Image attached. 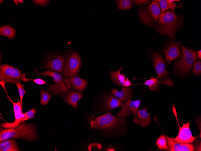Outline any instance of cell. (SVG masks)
I'll return each instance as SVG.
<instances>
[{"label": "cell", "instance_id": "5b68a950", "mask_svg": "<svg viewBox=\"0 0 201 151\" xmlns=\"http://www.w3.org/2000/svg\"><path fill=\"white\" fill-rule=\"evenodd\" d=\"M35 74L38 75L48 76L52 77L54 84L49 85L47 89L53 96H61L64 95L69 90L63 80L62 76L54 71L49 70L43 72H39L36 69H34Z\"/></svg>", "mask_w": 201, "mask_h": 151}, {"label": "cell", "instance_id": "f35d334b", "mask_svg": "<svg viewBox=\"0 0 201 151\" xmlns=\"http://www.w3.org/2000/svg\"><path fill=\"white\" fill-rule=\"evenodd\" d=\"M1 2H2V3L3 2V0H0V3H2Z\"/></svg>", "mask_w": 201, "mask_h": 151}, {"label": "cell", "instance_id": "8fae6325", "mask_svg": "<svg viewBox=\"0 0 201 151\" xmlns=\"http://www.w3.org/2000/svg\"><path fill=\"white\" fill-rule=\"evenodd\" d=\"M179 42L169 41L163 50L165 58L167 68L174 60L182 56Z\"/></svg>", "mask_w": 201, "mask_h": 151}, {"label": "cell", "instance_id": "e575fe53", "mask_svg": "<svg viewBox=\"0 0 201 151\" xmlns=\"http://www.w3.org/2000/svg\"><path fill=\"white\" fill-rule=\"evenodd\" d=\"M136 84H132L130 80L128 79V78H127L126 79V80L125 81L124 86L125 87H128L133 85H135Z\"/></svg>", "mask_w": 201, "mask_h": 151}, {"label": "cell", "instance_id": "d4e9b609", "mask_svg": "<svg viewBox=\"0 0 201 151\" xmlns=\"http://www.w3.org/2000/svg\"><path fill=\"white\" fill-rule=\"evenodd\" d=\"M145 85L149 87L148 89L151 91H157L161 85V83L159 80L156 78L154 77L147 80L144 83L141 84Z\"/></svg>", "mask_w": 201, "mask_h": 151}, {"label": "cell", "instance_id": "7402d4cb", "mask_svg": "<svg viewBox=\"0 0 201 151\" xmlns=\"http://www.w3.org/2000/svg\"><path fill=\"white\" fill-rule=\"evenodd\" d=\"M15 139H8L0 143V151H19L20 150Z\"/></svg>", "mask_w": 201, "mask_h": 151}, {"label": "cell", "instance_id": "484cf974", "mask_svg": "<svg viewBox=\"0 0 201 151\" xmlns=\"http://www.w3.org/2000/svg\"><path fill=\"white\" fill-rule=\"evenodd\" d=\"M40 93L41 95L40 103L43 105H46L52 97V94L48 90L44 89H41Z\"/></svg>", "mask_w": 201, "mask_h": 151}, {"label": "cell", "instance_id": "6da1fadb", "mask_svg": "<svg viewBox=\"0 0 201 151\" xmlns=\"http://www.w3.org/2000/svg\"><path fill=\"white\" fill-rule=\"evenodd\" d=\"M183 17L169 10L160 14L155 27L161 35L175 40L176 30L182 25Z\"/></svg>", "mask_w": 201, "mask_h": 151}, {"label": "cell", "instance_id": "603a6c76", "mask_svg": "<svg viewBox=\"0 0 201 151\" xmlns=\"http://www.w3.org/2000/svg\"><path fill=\"white\" fill-rule=\"evenodd\" d=\"M161 7V14L165 11L171 9L173 13H175L174 9L176 8H179L176 5V3L174 2L172 0H156Z\"/></svg>", "mask_w": 201, "mask_h": 151}, {"label": "cell", "instance_id": "44dd1931", "mask_svg": "<svg viewBox=\"0 0 201 151\" xmlns=\"http://www.w3.org/2000/svg\"><path fill=\"white\" fill-rule=\"evenodd\" d=\"M122 104V102L111 95L107 96L103 102V106L107 110H112L121 106Z\"/></svg>", "mask_w": 201, "mask_h": 151}, {"label": "cell", "instance_id": "83f0119b", "mask_svg": "<svg viewBox=\"0 0 201 151\" xmlns=\"http://www.w3.org/2000/svg\"><path fill=\"white\" fill-rule=\"evenodd\" d=\"M118 9L128 10L132 7L131 2L130 0H116Z\"/></svg>", "mask_w": 201, "mask_h": 151}, {"label": "cell", "instance_id": "9c48e42d", "mask_svg": "<svg viewBox=\"0 0 201 151\" xmlns=\"http://www.w3.org/2000/svg\"><path fill=\"white\" fill-rule=\"evenodd\" d=\"M21 72L18 68L7 64L0 66V80L5 83H15L20 80Z\"/></svg>", "mask_w": 201, "mask_h": 151}, {"label": "cell", "instance_id": "d6a6232c", "mask_svg": "<svg viewBox=\"0 0 201 151\" xmlns=\"http://www.w3.org/2000/svg\"><path fill=\"white\" fill-rule=\"evenodd\" d=\"M33 2L35 4L42 6L48 4L49 2V0H33Z\"/></svg>", "mask_w": 201, "mask_h": 151}, {"label": "cell", "instance_id": "2e32d148", "mask_svg": "<svg viewBox=\"0 0 201 151\" xmlns=\"http://www.w3.org/2000/svg\"><path fill=\"white\" fill-rule=\"evenodd\" d=\"M147 107L144 109L138 110L137 114L133 115L134 117L133 122L143 127L149 126L151 123V120L150 113L147 112Z\"/></svg>", "mask_w": 201, "mask_h": 151}, {"label": "cell", "instance_id": "7c38bea8", "mask_svg": "<svg viewBox=\"0 0 201 151\" xmlns=\"http://www.w3.org/2000/svg\"><path fill=\"white\" fill-rule=\"evenodd\" d=\"M64 62V57L63 55H51L47 58L44 68L63 74Z\"/></svg>", "mask_w": 201, "mask_h": 151}, {"label": "cell", "instance_id": "8d00e7d4", "mask_svg": "<svg viewBox=\"0 0 201 151\" xmlns=\"http://www.w3.org/2000/svg\"><path fill=\"white\" fill-rule=\"evenodd\" d=\"M13 1H14V3L17 6L18 4H19V2L18 1V0H13Z\"/></svg>", "mask_w": 201, "mask_h": 151}, {"label": "cell", "instance_id": "74e56055", "mask_svg": "<svg viewBox=\"0 0 201 151\" xmlns=\"http://www.w3.org/2000/svg\"><path fill=\"white\" fill-rule=\"evenodd\" d=\"M18 1L19 4L24 3L23 1L22 0H18Z\"/></svg>", "mask_w": 201, "mask_h": 151}, {"label": "cell", "instance_id": "4316f807", "mask_svg": "<svg viewBox=\"0 0 201 151\" xmlns=\"http://www.w3.org/2000/svg\"><path fill=\"white\" fill-rule=\"evenodd\" d=\"M167 140L166 137L164 134L160 135L157 140L156 142V145L158 149L168 150Z\"/></svg>", "mask_w": 201, "mask_h": 151}, {"label": "cell", "instance_id": "9a60e30c", "mask_svg": "<svg viewBox=\"0 0 201 151\" xmlns=\"http://www.w3.org/2000/svg\"><path fill=\"white\" fill-rule=\"evenodd\" d=\"M63 80L68 89H73L81 93L86 89L88 84L86 80L77 76L70 78H64Z\"/></svg>", "mask_w": 201, "mask_h": 151}, {"label": "cell", "instance_id": "f546056e", "mask_svg": "<svg viewBox=\"0 0 201 151\" xmlns=\"http://www.w3.org/2000/svg\"><path fill=\"white\" fill-rule=\"evenodd\" d=\"M26 75V74L25 73L22 74L20 77L21 80L25 82L29 80H32L39 85H43L46 83L45 81L40 78H37L35 79H27L25 77Z\"/></svg>", "mask_w": 201, "mask_h": 151}, {"label": "cell", "instance_id": "836d02e7", "mask_svg": "<svg viewBox=\"0 0 201 151\" xmlns=\"http://www.w3.org/2000/svg\"><path fill=\"white\" fill-rule=\"evenodd\" d=\"M134 4L136 5H141L149 4L150 0H132Z\"/></svg>", "mask_w": 201, "mask_h": 151}, {"label": "cell", "instance_id": "30bf717a", "mask_svg": "<svg viewBox=\"0 0 201 151\" xmlns=\"http://www.w3.org/2000/svg\"><path fill=\"white\" fill-rule=\"evenodd\" d=\"M5 83L2 81H0V84L5 90L7 98L13 104V105L15 120L14 122L9 123L5 122V123L2 122V127L5 129L14 128L18 126L23 122L22 119V115L23 114L22 105L20 102L18 100L17 102H14L8 95L5 87Z\"/></svg>", "mask_w": 201, "mask_h": 151}, {"label": "cell", "instance_id": "d6986e66", "mask_svg": "<svg viewBox=\"0 0 201 151\" xmlns=\"http://www.w3.org/2000/svg\"><path fill=\"white\" fill-rule=\"evenodd\" d=\"M122 90L119 91L116 89H112L111 93L122 102L133 97V91L131 87L121 86Z\"/></svg>", "mask_w": 201, "mask_h": 151}, {"label": "cell", "instance_id": "ba28073f", "mask_svg": "<svg viewBox=\"0 0 201 151\" xmlns=\"http://www.w3.org/2000/svg\"><path fill=\"white\" fill-rule=\"evenodd\" d=\"M151 55L153 66L158 75L156 78L159 80L161 84L173 86V82L168 77L169 72L165 70V65L162 56L155 52H152Z\"/></svg>", "mask_w": 201, "mask_h": 151}, {"label": "cell", "instance_id": "ffe728a7", "mask_svg": "<svg viewBox=\"0 0 201 151\" xmlns=\"http://www.w3.org/2000/svg\"><path fill=\"white\" fill-rule=\"evenodd\" d=\"M123 69L122 67L119 68L117 71H110V80L114 84L118 85L124 86L125 81L126 80L125 75L121 74V71Z\"/></svg>", "mask_w": 201, "mask_h": 151}, {"label": "cell", "instance_id": "277c9868", "mask_svg": "<svg viewBox=\"0 0 201 151\" xmlns=\"http://www.w3.org/2000/svg\"><path fill=\"white\" fill-rule=\"evenodd\" d=\"M90 120L92 129H113L123 124L125 118L114 116L109 112L98 117H95L93 115Z\"/></svg>", "mask_w": 201, "mask_h": 151}, {"label": "cell", "instance_id": "8992f818", "mask_svg": "<svg viewBox=\"0 0 201 151\" xmlns=\"http://www.w3.org/2000/svg\"><path fill=\"white\" fill-rule=\"evenodd\" d=\"M161 14L159 3L153 0L147 7L139 8L138 14L140 21L144 25L151 26L158 19Z\"/></svg>", "mask_w": 201, "mask_h": 151}, {"label": "cell", "instance_id": "4dcf8cb0", "mask_svg": "<svg viewBox=\"0 0 201 151\" xmlns=\"http://www.w3.org/2000/svg\"><path fill=\"white\" fill-rule=\"evenodd\" d=\"M15 84L17 87L20 97V102L21 105H22L23 98L24 94L26 93V91L24 89V87L25 86L21 83L20 82H18Z\"/></svg>", "mask_w": 201, "mask_h": 151}, {"label": "cell", "instance_id": "1f68e13d", "mask_svg": "<svg viewBox=\"0 0 201 151\" xmlns=\"http://www.w3.org/2000/svg\"><path fill=\"white\" fill-rule=\"evenodd\" d=\"M36 112L35 108H33L26 112L24 113L26 117L27 120L34 118Z\"/></svg>", "mask_w": 201, "mask_h": 151}, {"label": "cell", "instance_id": "ac0fdd59", "mask_svg": "<svg viewBox=\"0 0 201 151\" xmlns=\"http://www.w3.org/2000/svg\"><path fill=\"white\" fill-rule=\"evenodd\" d=\"M166 138L169 151H193L194 150V147L193 144L177 143L168 136Z\"/></svg>", "mask_w": 201, "mask_h": 151}, {"label": "cell", "instance_id": "7a4b0ae2", "mask_svg": "<svg viewBox=\"0 0 201 151\" xmlns=\"http://www.w3.org/2000/svg\"><path fill=\"white\" fill-rule=\"evenodd\" d=\"M35 125L33 124L22 123L14 128L3 129L0 126V142L13 138L23 139L28 141H35L38 136Z\"/></svg>", "mask_w": 201, "mask_h": 151}, {"label": "cell", "instance_id": "d590c367", "mask_svg": "<svg viewBox=\"0 0 201 151\" xmlns=\"http://www.w3.org/2000/svg\"><path fill=\"white\" fill-rule=\"evenodd\" d=\"M197 53V58L201 59V49L198 51H195Z\"/></svg>", "mask_w": 201, "mask_h": 151}, {"label": "cell", "instance_id": "52a82bcc", "mask_svg": "<svg viewBox=\"0 0 201 151\" xmlns=\"http://www.w3.org/2000/svg\"><path fill=\"white\" fill-rule=\"evenodd\" d=\"M81 66V59L79 53L73 51L68 52L65 56L63 73L65 78H70L77 76Z\"/></svg>", "mask_w": 201, "mask_h": 151}, {"label": "cell", "instance_id": "4fadbf2b", "mask_svg": "<svg viewBox=\"0 0 201 151\" xmlns=\"http://www.w3.org/2000/svg\"><path fill=\"white\" fill-rule=\"evenodd\" d=\"M141 101L140 100L132 101L131 99L127 100L123 103L121 109L117 115L119 117H125L131 115H136Z\"/></svg>", "mask_w": 201, "mask_h": 151}, {"label": "cell", "instance_id": "3957f363", "mask_svg": "<svg viewBox=\"0 0 201 151\" xmlns=\"http://www.w3.org/2000/svg\"><path fill=\"white\" fill-rule=\"evenodd\" d=\"M182 56L174 64L176 71L181 76L187 75L190 71L195 61L197 59L195 51L189 49L180 44Z\"/></svg>", "mask_w": 201, "mask_h": 151}, {"label": "cell", "instance_id": "f1b7e54d", "mask_svg": "<svg viewBox=\"0 0 201 151\" xmlns=\"http://www.w3.org/2000/svg\"><path fill=\"white\" fill-rule=\"evenodd\" d=\"M194 67L192 73L196 76L200 75L201 74V61L200 60L194 62Z\"/></svg>", "mask_w": 201, "mask_h": 151}, {"label": "cell", "instance_id": "e0dca14e", "mask_svg": "<svg viewBox=\"0 0 201 151\" xmlns=\"http://www.w3.org/2000/svg\"><path fill=\"white\" fill-rule=\"evenodd\" d=\"M83 96L81 92L73 89H69L63 97L65 102L76 109L78 107V102L83 97Z\"/></svg>", "mask_w": 201, "mask_h": 151}, {"label": "cell", "instance_id": "cb8c5ba5", "mask_svg": "<svg viewBox=\"0 0 201 151\" xmlns=\"http://www.w3.org/2000/svg\"><path fill=\"white\" fill-rule=\"evenodd\" d=\"M0 34L1 36L7 37L10 40L14 38L16 30L10 25L3 26L0 27Z\"/></svg>", "mask_w": 201, "mask_h": 151}, {"label": "cell", "instance_id": "5bb4252c", "mask_svg": "<svg viewBox=\"0 0 201 151\" xmlns=\"http://www.w3.org/2000/svg\"><path fill=\"white\" fill-rule=\"evenodd\" d=\"M190 123L189 121L183 124L182 127H179V131L177 137L172 139L175 141L183 144H190L193 142L197 138V136H192L190 129Z\"/></svg>", "mask_w": 201, "mask_h": 151}]
</instances>
